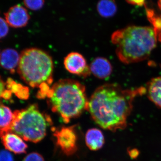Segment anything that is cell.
Wrapping results in <instances>:
<instances>
[{
	"label": "cell",
	"instance_id": "1",
	"mask_svg": "<svg viewBox=\"0 0 161 161\" xmlns=\"http://www.w3.org/2000/svg\"><path fill=\"white\" fill-rule=\"evenodd\" d=\"M145 93L143 87L124 89L116 84H106L92 94L87 110L103 129L112 131L123 130L127 126L134 98Z\"/></svg>",
	"mask_w": 161,
	"mask_h": 161
},
{
	"label": "cell",
	"instance_id": "2",
	"mask_svg": "<svg viewBox=\"0 0 161 161\" xmlns=\"http://www.w3.org/2000/svg\"><path fill=\"white\" fill-rule=\"evenodd\" d=\"M157 36L153 27L130 26L112 34V43L116 55L125 64L146 60L156 46Z\"/></svg>",
	"mask_w": 161,
	"mask_h": 161
},
{
	"label": "cell",
	"instance_id": "3",
	"mask_svg": "<svg viewBox=\"0 0 161 161\" xmlns=\"http://www.w3.org/2000/svg\"><path fill=\"white\" fill-rule=\"evenodd\" d=\"M47 97L52 111L58 113L65 123L87 109L89 100L85 87L73 79L59 80L51 87Z\"/></svg>",
	"mask_w": 161,
	"mask_h": 161
},
{
	"label": "cell",
	"instance_id": "4",
	"mask_svg": "<svg viewBox=\"0 0 161 161\" xmlns=\"http://www.w3.org/2000/svg\"><path fill=\"white\" fill-rule=\"evenodd\" d=\"M53 63L48 53L37 48H27L20 54L18 72L21 78L33 88H38L37 97H47L53 81Z\"/></svg>",
	"mask_w": 161,
	"mask_h": 161
},
{
	"label": "cell",
	"instance_id": "5",
	"mask_svg": "<svg viewBox=\"0 0 161 161\" xmlns=\"http://www.w3.org/2000/svg\"><path fill=\"white\" fill-rule=\"evenodd\" d=\"M14 112V119L12 131L24 140L32 142H39L44 138L52 121L48 115L40 111L37 105H30Z\"/></svg>",
	"mask_w": 161,
	"mask_h": 161
},
{
	"label": "cell",
	"instance_id": "6",
	"mask_svg": "<svg viewBox=\"0 0 161 161\" xmlns=\"http://www.w3.org/2000/svg\"><path fill=\"white\" fill-rule=\"evenodd\" d=\"M56 144L67 156L74 154L78 150L77 133L73 127H63L54 131Z\"/></svg>",
	"mask_w": 161,
	"mask_h": 161
},
{
	"label": "cell",
	"instance_id": "7",
	"mask_svg": "<svg viewBox=\"0 0 161 161\" xmlns=\"http://www.w3.org/2000/svg\"><path fill=\"white\" fill-rule=\"evenodd\" d=\"M64 63L67 70L74 75L86 77L91 74L85 58L79 53H70L64 58Z\"/></svg>",
	"mask_w": 161,
	"mask_h": 161
},
{
	"label": "cell",
	"instance_id": "8",
	"mask_svg": "<svg viewBox=\"0 0 161 161\" xmlns=\"http://www.w3.org/2000/svg\"><path fill=\"white\" fill-rule=\"evenodd\" d=\"M5 16L8 25L15 28L26 26L30 19L27 9L20 5L10 7L5 14Z\"/></svg>",
	"mask_w": 161,
	"mask_h": 161
},
{
	"label": "cell",
	"instance_id": "9",
	"mask_svg": "<svg viewBox=\"0 0 161 161\" xmlns=\"http://www.w3.org/2000/svg\"><path fill=\"white\" fill-rule=\"evenodd\" d=\"M3 145L6 150L16 154H22L26 152L27 145L23 138L15 133L7 132L0 135Z\"/></svg>",
	"mask_w": 161,
	"mask_h": 161
},
{
	"label": "cell",
	"instance_id": "10",
	"mask_svg": "<svg viewBox=\"0 0 161 161\" xmlns=\"http://www.w3.org/2000/svg\"><path fill=\"white\" fill-rule=\"evenodd\" d=\"M91 73L99 79H104L109 77L112 71L111 63L106 58H97L92 61L90 67Z\"/></svg>",
	"mask_w": 161,
	"mask_h": 161
},
{
	"label": "cell",
	"instance_id": "11",
	"mask_svg": "<svg viewBox=\"0 0 161 161\" xmlns=\"http://www.w3.org/2000/svg\"><path fill=\"white\" fill-rule=\"evenodd\" d=\"M20 55L15 50L7 48L2 52L0 56V64L3 68L8 70L12 74L19 62Z\"/></svg>",
	"mask_w": 161,
	"mask_h": 161
},
{
	"label": "cell",
	"instance_id": "12",
	"mask_svg": "<svg viewBox=\"0 0 161 161\" xmlns=\"http://www.w3.org/2000/svg\"><path fill=\"white\" fill-rule=\"evenodd\" d=\"M86 143L89 149L93 151L100 150L104 144V136L100 130L96 128L90 129L85 136Z\"/></svg>",
	"mask_w": 161,
	"mask_h": 161
},
{
	"label": "cell",
	"instance_id": "13",
	"mask_svg": "<svg viewBox=\"0 0 161 161\" xmlns=\"http://www.w3.org/2000/svg\"><path fill=\"white\" fill-rule=\"evenodd\" d=\"M146 93L149 99L161 108V76L153 78L147 83Z\"/></svg>",
	"mask_w": 161,
	"mask_h": 161
},
{
	"label": "cell",
	"instance_id": "14",
	"mask_svg": "<svg viewBox=\"0 0 161 161\" xmlns=\"http://www.w3.org/2000/svg\"><path fill=\"white\" fill-rule=\"evenodd\" d=\"M14 119V112L9 107L0 103V135L12 131Z\"/></svg>",
	"mask_w": 161,
	"mask_h": 161
},
{
	"label": "cell",
	"instance_id": "15",
	"mask_svg": "<svg viewBox=\"0 0 161 161\" xmlns=\"http://www.w3.org/2000/svg\"><path fill=\"white\" fill-rule=\"evenodd\" d=\"M97 10L102 17L111 18L116 14L117 6L114 0H99L97 4Z\"/></svg>",
	"mask_w": 161,
	"mask_h": 161
},
{
	"label": "cell",
	"instance_id": "16",
	"mask_svg": "<svg viewBox=\"0 0 161 161\" xmlns=\"http://www.w3.org/2000/svg\"><path fill=\"white\" fill-rule=\"evenodd\" d=\"M7 89L9 90L19 99L26 100L29 97V90L27 87L17 83L11 78H8L6 82Z\"/></svg>",
	"mask_w": 161,
	"mask_h": 161
},
{
	"label": "cell",
	"instance_id": "17",
	"mask_svg": "<svg viewBox=\"0 0 161 161\" xmlns=\"http://www.w3.org/2000/svg\"><path fill=\"white\" fill-rule=\"evenodd\" d=\"M147 14L148 19L153 26V30L157 36L161 31V15L157 14L152 9H147Z\"/></svg>",
	"mask_w": 161,
	"mask_h": 161
},
{
	"label": "cell",
	"instance_id": "18",
	"mask_svg": "<svg viewBox=\"0 0 161 161\" xmlns=\"http://www.w3.org/2000/svg\"><path fill=\"white\" fill-rule=\"evenodd\" d=\"M23 3L28 9L33 11H37L43 8L45 0H23Z\"/></svg>",
	"mask_w": 161,
	"mask_h": 161
},
{
	"label": "cell",
	"instance_id": "19",
	"mask_svg": "<svg viewBox=\"0 0 161 161\" xmlns=\"http://www.w3.org/2000/svg\"><path fill=\"white\" fill-rule=\"evenodd\" d=\"M6 20L0 17V39L6 37L9 32V26Z\"/></svg>",
	"mask_w": 161,
	"mask_h": 161
},
{
	"label": "cell",
	"instance_id": "20",
	"mask_svg": "<svg viewBox=\"0 0 161 161\" xmlns=\"http://www.w3.org/2000/svg\"><path fill=\"white\" fill-rule=\"evenodd\" d=\"M23 161H45L43 157L40 153L33 152L26 156Z\"/></svg>",
	"mask_w": 161,
	"mask_h": 161
},
{
	"label": "cell",
	"instance_id": "21",
	"mask_svg": "<svg viewBox=\"0 0 161 161\" xmlns=\"http://www.w3.org/2000/svg\"><path fill=\"white\" fill-rule=\"evenodd\" d=\"M0 161H14L13 157L7 150H0Z\"/></svg>",
	"mask_w": 161,
	"mask_h": 161
},
{
	"label": "cell",
	"instance_id": "22",
	"mask_svg": "<svg viewBox=\"0 0 161 161\" xmlns=\"http://www.w3.org/2000/svg\"><path fill=\"white\" fill-rule=\"evenodd\" d=\"M127 3L132 5L142 6L145 4V0H126Z\"/></svg>",
	"mask_w": 161,
	"mask_h": 161
},
{
	"label": "cell",
	"instance_id": "23",
	"mask_svg": "<svg viewBox=\"0 0 161 161\" xmlns=\"http://www.w3.org/2000/svg\"><path fill=\"white\" fill-rule=\"evenodd\" d=\"M12 92L9 90L6 89L2 95V98L6 100H10L12 97Z\"/></svg>",
	"mask_w": 161,
	"mask_h": 161
},
{
	"label": "cell",
	"instance_id": "24",
	"mask_svg": "<svg viewBox=\"0 0 161 161\" xmlns=\"http://www.w3.org/2000/svg\"><path fill=\"white\" fill-rule=\"evenodd\" d=\"M6 82L3 81L2 78L0 76V98H2V95L4 93V91L6 90Z\"/></svg>",
	"mask_w": 161,
	"mask_h": 161
},
{
	"label": "cell",
	"instance_id": "25",
	"mask_svg": "<svg viewBox=\"0 0 161 161\" xmlns=\"http://www.w3.org/2000/svg\"><path fill=\"white\" fill-rule=\"evenodd\" d=\"M137 150H132L131 151H130V155L132 157H134V156H136V154H138V153H137Z\"/></svg>",
	"mask_w": 161,
	"mask_h": 161
},
{
	"label": "cell",
	"instance_id": "26",
	"mask_svg": "<svg viewBox=\"0 0 161 161\" xmlns=\"http://www.w3.org/2000/svg\"><path fill=\"white\" fill-rule=\"evenodd\" d=\"M157 39L160 42H161V31L158 35Z\"/></svg>",
	"mask_w": 161,
	"mask_h": 161
},
{
	"label": "cell",
	"instance_id": "27",
	"mask_svg": "<svg viewBox=\"0 0 161 161\" xmlns=\"http://www.w3.org/2000/svg\"><path fill=\"white\" fill-rule=\"evenodd\" d=\"M158 6L159 8L161 10V0H158Z\"/></svg>",
	"mask_w": 161,
	"mask_h": 161
}]
</instances>
